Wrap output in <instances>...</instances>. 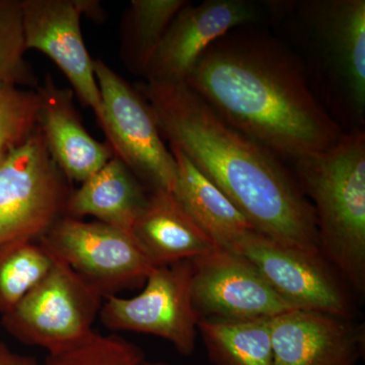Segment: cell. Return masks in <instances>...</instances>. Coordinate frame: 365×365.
<instances>
[{"label":"cell","instance_id":"cell-1","mask_svg":"<svg viewBox=\"0 0 365 365\" xmlns=\"http://www.w3.org/2000/svg\"><path fill=\"white\" fill-rule=\"evenodd\" d=\"M252 26L209 46L185 83L235 130L279 158L294 162L332 148L345 132L314 96L299 57Z\"/></svg>","mask_w":365,"mask_h":365},{"label":"cell","instance_id":"cell-2","mask_svg":"<svg viewBox=\"0 0 365 365\" xmlns=\"http://www.w3.org/2000/svg\"><path fill=\"white\" fill-rule=\"evenodd\" d=\"M135 88L163 138L222 190L255 232L322 255L313 204L277 155L235 130L187 83L145 81Z\"/></svg>","mask_w":365,"mask_h":365},{"label":"cell","instance_id":"cell-3","mask_svg":"<svg viewBox=\"0 0 365 365\" xmlns=\"http://www.w3.org/2000/svg\"><path fill=\"white\" fill-rule=\"evenodd\" d=\"M297 44L312 91L343 131L365 125L364 0L265 2Z\"/></svg>","mask_w":365,"mask_h":365},{"label":"cell","instance_id":"cell-4","mask_svg":"<svg viewBox=\"0 0 365 365\" xmlns=\"http://www.w3.org/2000/svg\"><path fill=\"white\" fill-rule=\"evenodd\" d=\"M304 195L313 201L319 250L359 294L365 289V132H347L335 145L292 162Z\"/></svg>","mask_w":365,"mask_h":365},{"label":"cell","instance_id":"cell-5","mask_svg":"<svg viewBox=\"0 0 365 365\" xmlns=\"http://www.w3.org/2000/svg\"><path fill=\"white\" fill-rule=\"evenodd\" d=\"M52 256L49 271L0 321L14 339L47 353L67 349L93 332L105 300L66 262Z\"/></svg>","mask_w":365,"mask_h":365},{"label":"cell","instance_id":"cell-6","mask_svg":"<svg viewBox=\"0 0 365 365\" xmlns=\"http://www.w3.org/2000/svg\"><path fill=\"white\" fill-rule=\"evenodd\" d=\"M67 178L46 146L39 126L0 163V245L42 239L66 215Z\"/></svg>","mask_w":365,"mask_h":365},{"label":"cell","instance_id":"cell-7","mask_svg":"<svg viewBox=\"0 0 365 365\" xmlns=\"http://www.w3.org/2000/svg\"><path fill=\"white\" fill-rule=\"evenodd\" d=\"M93 71L102 101L98 122L113 155L153 191L172 192L177 180L176 160L163 143L150 105L102 59L93 60Z\"/></svg>","mask_w":365,"mask_h":365},{"label":"cell","instance_id":"cell-8","mask_svg":"<svg viewBox=\"0 0 365 365\" xmlns=\"http://www.w3.org/2000/svg\"><path fill=\"white\" fill-rule=\"evenodd\" d=\"M104 299L145 282L155 267L133 235L64 215L40 240Z\"/></svg>","mask_w":365,"mask_h":365},{"label":"cell","instance_id":"cell-9","mask_svg":"<svg viewBox=\"0 0 365 365\" xmlns=\"http://www.w3.org/2000/svg\"><path fill=\"white\" fill-rule=\"evenodd\" d=\"M192 260L155 266L143 292L130 299L107 297L101 323L111 331L148 334L168 341L180 354L195 349L198 317L192 304Z\"/></svg>","mask_w":365,"mask_h":365},{"label":"cell","instance_id":"cell-10","mask_svg":"<svg viewBox=\"0 0 365 365\" xmlns=\"http://www.w3.org/2000/svg\"><path fill=\"white\" fill-rule=\"evenodd\" d=\"M192 304L198 319H272L297 309L232 250L216 249L192 259Z\"/></svg>","mask_w":365,"mask_h":365},{"label":"cell","instance_id":"cell-11","mask_svg":"<svg viewBox=\"0 0 365 365\" xmlns=\"http://www.w3.org/2000/svg\"><path fill=\"white\" fill-rule=\"evenodd\" d=\"M258 269L271 287L295 309L352 318V307L322 255L285 246L257 232L232 249Z\"/></svg>","mask_w":365,"mask_h":365},{"label":"cell","instance_id":"cell-12","mask_svg":"<svg viewBox=\"0 0 365 365\" xmlns=\"http://www.w3.org/2000/svg\"><path fill=\"white\" fill-rule=\"evenodd\" d=\"M98 4L86 0H21L26 51L37 50L49 57L98 121L102 101L81 29V16L93 14Z\"/></svg>","mask_w":365,"mask_h":365},{"label":"cell","instance_id":"cell-13","mask_svg":"<svg viewBox=\"0 0 365 365\" xmlns=\"http://www.w3.org/2000/svg\"><path fill=\"white\" fill-rule=\"evenodd\" d=\"M266 7V6H265ZM264 4L248 0L188 2L175 16L146 71V83H185L204 52L240 26L264 20Z\"/></svg>","mask_w":365,"mask_h":365},{"label":"cell","instance_id":"cell-14","mask_svg":"<svg viewBox=\"0 0 365 365\" xmlns=\"http://www.w3.org/2000/svg\"><path fill=\"white\" fill-rule=\"evenodd\" d=\"M274 365H356L364 325L352 318L294 309L271 319Z\"/></svg>","mask_w":365,"mask_h":365},{"label":"cell","instance_id":"cell-15","mask_svg":"<svg viewBox=\"0 0 365 365\" xmlns=\"http://www.w3.org/2000/svg\"><path fill=\"white\" fill-rule=\"evenodd\" d=\"M40 98L38 126L50 155L64 176L83 182L114 155L86 130L73 105V91L56 86L52 76L36 88Z\"/></svg>","mask_w":365,"mask_h":365},{"label":"cell","instance_id":"cell-16","mask_svg":"<svg viewBox=\"0 0 365 365\" xmlns=\"http://www.w3.org/2000/svg\"><path fill=\"white\" fill-rule=\"evenodd\" d=\"M132 235L155 266L192 260L218 249L165 190L150 192Z\"/></svg>","mask_w":365,"mask_h":365},{"label":"cell","instance_id":"cell-17","mask_svg":"<svg viewBox=\"0 0 365 365\" xmlns=\"http://www.w3.org/2000/svg\"><path fill=\"white\" fill-rule=\"evenodd\" d=\"M170 150L177 163L173 195L218 248L234 249L254 228L222 190L178 146L170 144Z\"/></svg>","mask_w":365,"mask_h":365},{"label":"cell","instance_id":"cell-18","mask_svg":"<svg viewBox=\"0 0 365 365\" xmlns=\"http://www.w3.org/2000/svg\"><path fill=\"white\" fill-rule=\"evenodd\" d=\"M148 196L145 185L121 160L113 157L71 193L66 215L78 220L93 216L98 222L132 235Z\"/></svg>","mask_w":365,"mask_h":365},{"label":"cell","instance_id":"cell-19","mask_svg":"<svg viewBox=\"0 0 365 365\" xmlns=\"http://www.w3.org/2000/svg\"><path fill=\"white\" fill-rule=\"evenodd\" d=\"M197 329L215 365H274L271 319H200Z\"/></svg>","mask_w":365,"mask_h":365},{"label":"cell","instance_id":"cell-20","mask_svg":"<svg viewBox=\"0 0 365 365\" xmlns=\"http://www.w3.org/2000/svg\"><path fill=\"white\" fill-rule=\"evenodd\" d=\"M187 0H132L121 25L122 61L144 78L151 59L175 16Z\"/></svg>","mask_w":365,"mask_h":365},{"label":"cell","instance_id":"cell-21","mask_svg":"<svg viewBox=\"0 0 365 365\" xmlns=\"http://www.w3.org/2000/svg\"><path fill=\"white\" fill-rule=\"evenodd\" d=\"M52 264V254L40 242L0 245V317L20 302Z\"/></svg>","mask_w":365,"mask_h":365},{"label":"cell","instance_id":"cell-22","mask_svg":"<svg viewBox=\"0 0 365 365\" xmlns=\"http://www.w3.org/2000/svg\"><path fill=\"white\" fill-rule=\"evenodd\" d=\"M26 52L21 0H0V83L31 90L39 86Z\"/></svg>","mask_w":365,"mask_h":365},{"label":"cell","instance_id":"cell-23","mask_svg":"<svg viewBox=\"0 0 365 365\" xmlns=\"http://www.w3.org/2000/svg\"><path fill=\"white\" fill-rule=\"evenodd\" d=\"M145 361L141 348L130 341L93 331L78 344L48 353L42 365H143Z\"/></svg>","mask_w":365,"mask_h":365},{"label":"cell","instance_id":"cell-24","mask_svg":"<svg viewBox=\"0 0 365 365\" xmlns=\"http://www.w3.org/2000/svg\"><path fill=\"white\" fill-rule=\"evenodd\" d=\"M39 109L36 90L0 83V150H13L35 133Z\"/></svg>","mask_w":365,"mask_h":365},{"label":"cell","instance_id":"cell-25","mask_svg":"<svg viewBox=\"0 0 365 365\" xmlns=\"http://www.w3.org/2000/svg\"><path fill=\"white\" fill-rule=\"evenodd\" d=\"M0 365H42L35 357L14 351L0 338Z\"/></svg>","mask_w":365,"mask_h":365},{"label":"cell","instance_id":"cell-26","mask_svg":"<svg viewBox=\"0 0 365 365\" xmlns=\"http://www.w3.org/2000/svg\"><path fill=\"white\" fill-rule=\"evenodd\" d=\"M143 365H172L169 364H165V362H155V361H148L146 360Z\"/></svg>","mask_w":365,"mask_h":365},{"label":"cell","instance_id":"cell-27","mask_svg":"<svg viewBox=\"0 0 365 365\" xmlns=\"http://www.w3.org/2000/svg\"><path fill=\"white\" fill-rule=\"evenodd\" d=\"M6 150H0V163H1L2 160H4V157H6Z\"/></svg>","mask_w":365,"mask_h":365}]
</instances>
